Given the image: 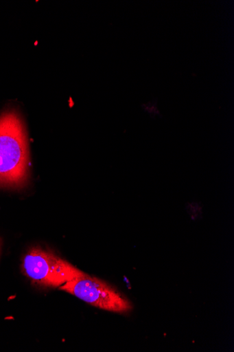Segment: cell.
Instances as JSON below:
<instances>
[{"label":"cell","mask_w":234,"mask_h":352,"mask_svg":"<svg viewBox=\"0 0 234 352\" xmlns=\"http://www.w3.org/2000/svg\"><path fill=\"white\" fill-rule=\"evenodd\" d=\"M29 177V150L25 127L14 111L0 116V186L23 187Z\"/></svg>","instance_id":"cell-1"},{"label":"cell","mask_w":234,"mask_h":352,"mask_svg":"<svg viewBox=\"0 0 234 352\" xmlns=\"http://www.w3.org/2000/svg\"><path fill=\"white\" fill-rule=\"evenodd\" d=\"M21 269L33 283L59 287L67 282L86 275L50 250L34 247L25 254Z\"/></svg>","instance_id":"cell-2"},{"label":"cell","mask_w":234,"mask_h":352,"mask_svg":"<svg viewBox=\"0 0 234 352\" xmlns=\"http://www.w3.org/2000/svg\"><path fill=\"white\" fill-rule=\"evenodd\" d=\"M59 289L100 309L124 314L132 309L130 302L114 287L87 274L67 282Z\"/></svg>","instance_id":"cell-3"},{"label":"cell","mask_w":234,"mask_h":352,"mask_svg":"<svg viewBox=\"0 0 234 352\" xmlns=\"http://www.w3.org/2000/svg\"><path fill=\"white\" fill-rule=\"evenodd\" d=\"M2 241L0 239V251H1Z\"/></svg>","instance_id":"cell-4"}]
</instances>
